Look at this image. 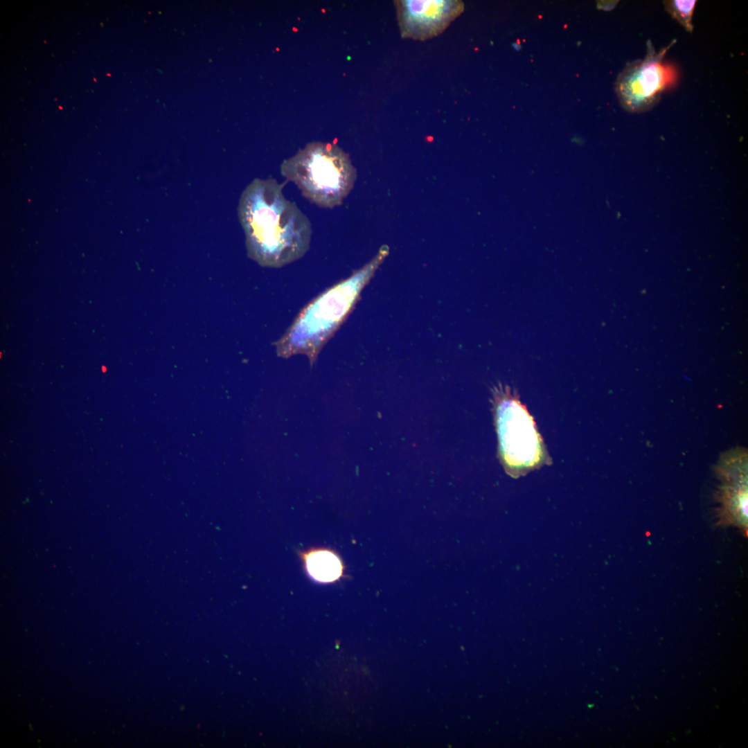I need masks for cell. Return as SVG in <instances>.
Listing matches in <instances>:
<instances>
[{"label":"cell","mask_w":748,"mask_h":748,"mask_svg":"<svg viewBox=\"0 0 748 748\" xmlns=\"http://www.w3.org/2000/svg\"><path fill=\"white\" fill-rule=\"evenodd\" d=\"M306 570L314 580L327 583L338 580L343 575V565L339 558L329 550L321 549L304 555Z\"/></svg>","instance_id":"7"},{"label":"cell","mask_w":748,"mask_h":748,"mask_svg":"<svg viewBox=\"0 0 748 748\" xmlns=\"http://www.w3.org/2000/svg\"><path fill=\"white\" fill-rule=\"evenodd\" d=\"M283 186L275 179H256L239 201L248 256L263 267H281L302 258L310 248V222L285 198Z\"/></svg>","instance_id":"1"},{"label":"cell","mask_w":748,"mask_h":748,"mask_svg":"<svg viewBox=\"0 0 748 748\" xmlns=\"http://www.w3.org/2000/svg\"><path fill=\"white\" fill-rule=\"evenodd\" d=\"M280 172L304 197L327 208L342 204L357 178L348 155L334 144L321 142L309 143L285 160Z\"/></svg>","instance_id":"3"},{"label":"cell","mask_w":748,"mask_h":748,"mask_svg":"<svg viewBox=\"0 0 748 748\" xmlns=\"http://www.w3.org/2000/svg\"><path fill=\"white\" fill-rule=\"evenodd\" d=\"M501 461L508 474L518 477L544 465L547 454L533 418L508 386L493 391Z\"/></svg>","instance_id":"4"},{"label":"cell","mask_w":748,"mask_h":748,"mask_svg":"<svg viewBox=\"0 0 748 748\" xmlns=\"http://www.w3.org/2000/svg\"><path fill=\"white\" fill-rule=\"evenodd\" d=\"M401 36L425 40L440 34L464 10L456 0L394 1Z\"/></svg>","instance_id":"6"},{"label":"cell","mask_w":748,"mask_h":748,"mask_svg":"<svg viewBox=\"0 0 748 748\" xmlns=\"http://www.w3.org/2000/svg\"><path fill=\"white\" fill-rule=\"evenodd\" d=\"M695 1H670L666 3L668 12L687 30H692V15Z\"/></svg>","instance_id":"8"},{"label":"cell","mask_w":748,"mask_h":748,"mask_svg":"<svg viewBox=\"0 0 748 748\" xmlns=\"http://www.w3.org/2000/svg\"><path fill=\"white\" fill-rule=\"evenodd\" d=\"M389 251L388 246L381 247L370 262L306 305L275 343L278 355L289 357L305 355L312 365L323 346L353 310L362 291Z\"/></svg>","instance_id":"2"},{"label":"cell","mask_w":748,"mask_h":748,"mask_svg":"<svg viewBox=\"0 0 748 748\" xmlns=\"http://www.w3.org/2000/svg\"><path fill=\"white\" fill-rule=\"evenodd\" d=\"M650 53L645 59L628 66L618 77L616 91L623 106L631 112L645 110L672 87L677 73L661 62V55Z\"/></svg>","instance_id":"5"}]
</instances>
